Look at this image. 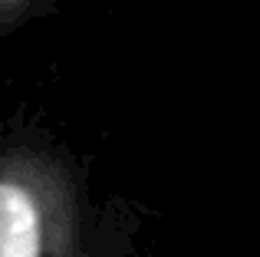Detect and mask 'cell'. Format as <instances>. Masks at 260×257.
I'll return each instance as SVG.
<instances>
[{"label":"cell","mask_w":260,"mask_h":257,"mask_svg":"<svg viewBox=\"0 0 260 257\" xmlns=\"http://www.w3.org/2000/svg\"><path fill=\"white\" fill-rule=\"evenodd\" d=\"M0 4H17V0H0Z\"/></svg>","instance_id":"obj_2"},{"label":"cell","mask_w":260,"mask_h":257,"mask_svg":"<svg viewBox=\"0 0 260 257\" xmlns=\"http://www.w3.org/2000/svg\"><path fill=\"white\" fill-rule=\"evenodd\" d=\"M43 231L33 195L17 181H0V257H40Z\"/></svg>","instance_id":"obj_1"}]
</instances>
